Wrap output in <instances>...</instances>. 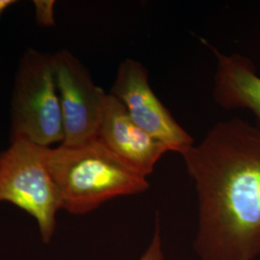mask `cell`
Returning <instances> with one entry per match:
<instances>
[{
    "label": "cell",
    "instance_id": "9c48e42d",
    "mask_svg": "<svg viewBox=\"0 0 260 260\" xmlns=\"http://www.w3.org/2000/svg\"><path fill=\"white\" fill-rule=\"evenodd\" d=\"M54 0H34L33 5L35 9V19L40 27L51 28L56 25Z\"/></svg>",
    "mask_w": 260,
    "mask_h": 260
},
{
    "label": "cell",
    "instance_id": "6da1fadb",
    "mask_svg": "<svg viewBox=\"0 0 260 260\" xmlns=\"http://www.w3.org/2000/svg\"><path fill=\"white\" fill-rule=\"evenodd\" d=\"M181 156L195 182L200 260L260 257V124H215Z\"/></svg>",
    "mask_w": 260,
    "mask_h": 260
},
{
    "label": "cell",
    "instance_id": "ba28073f",
    "mask_svg": "<svg viewBox=\"0 0 260 260\" xmlns=\"http://www.w3.org/2000/svg\"><path fill=\"white\" fill-rule=\"evenodd\" d=\"M217 60L213 96L225 109H248L260 123V76L251 59L223 54L212 48Z\"/></svg>",
    "mask_w": 260,
    "mask_h": 260
},
{
    "label": "cell",
    "instance_id": "8fae6325",
    "mask_svg": "<svg viewBox=\"0 0 260 260\" xmlns=\"http://www.w3.org/2000/svg\"><path fill=\"white\" fill-rule=\"evenodd\" d=\"M17 0H0V19L2 18L3 14L9 9L10 7L17 4Z\"/></svg>",
    "mask_w": 260,
    "mask_h": 260
},
{
    "label": "cell",
    "instance_id": "277c9868",
    "mask_svg": "<svg viewBox=\"0 0 260 260\" xmlns=\"http://www.w3.org/2000/svg\"><path fill=\"white\" fill-rule=\"evenodd\" d=\"M46 150V147L18 138L0 152V203H10L32 216L42 240L49 244L62 206L47 168Z\"/></svg>",
    "mask_w": 260,
    "mask_h": 260
},
{
    "label": "cell",
    "instance_id": "8992f818",
    "mask_svg": "<svg viewBox=\"0 0 260 260\" xmlns=\"http://www.w3.org/2000/svg\"><path fill=\"white\" fill-rule=\"evenodd\" d=\"M125 107L139 127L180 155L190 149L194 139L159 101L150 87L146 67L134 59L121 62L112 86L111 93Z\"/></svg>",
    "mask_w": 260,
    "mask_h": 260
},
{
    "label": "cell",
    "instance_id": "7a4b0ae2",
    "mask_svg": "<svg viewBox=\"0 0 260 260\" xmlns=\"http://www.w3.org/2000/svg\"><path fill=\"white\" fill-rule=\"evenodd\" d=\"M46 161L62 209L84 215L112 199L142 194L149 188L142 176L100 138L83 145L47 148Z\"/></svg>",
    "mask_w": 260,
    "mask_h": 260
},
{
    "label": "cell",
    "instance_id": "52a82bcc",
    "mask_svg": "<svg viewBox=\"0 0 260 260\" xmlns=\"http://www.w3.org/2000/svg\"><path fill=\"white\" fill-rule=\"evenodd\" d=\"M98 138L144 177L152 174L167 147L139 127L123 104L108 93Z\"/></svg>",
    "mask_w": 260,
    "mask_h": 260
},
{
    "label": "cell",
    "instance_id": "30bf717a",
    "mask_svg": "<svg viewBox=\"0 0 260 260\" xmlns=\"http://www.w3.org/2000/svg\"><path fill=\"white\" fill-rule=\"evenodd\" d=\"M138 260H164L163 240L158 219L155 224L154 233L151 240L149 242V246Z\"/></svg>",
    "mask_w": 260,
    "mask_h": 260
},
{
    "label": "cell",
    "instance_id": "3957f363",
    "mask_svg": "<svg viewBox=\"0 0 260 260\" xmlns=\"http://www.w3.org/2000/svg\"><path fill=\"white\" fill-rule=\"evenodd\" d=\"M11 141L50 148L64 141L53 54L28 48L19 60L11 100Z\"/></svg>",
    "mask_w": 260,
    "mask_h": 260
},
{
    "label": "cell",
    "instance_id": "5b68a950",
    "mask_svg": "<svg viewBox=\"0 0 260 260\" xmlns=\"http://www.w3.org/2000/svg\"><path fill=\"white\" fill-rule=\"evenodd\" d=\"M53 66L64 126L61 145L75 147L96 139L108 93L71 51L55 52Z\"/></svg>",
    "mask_w": 260,
    "mask_h": 260
}]
</instances>
